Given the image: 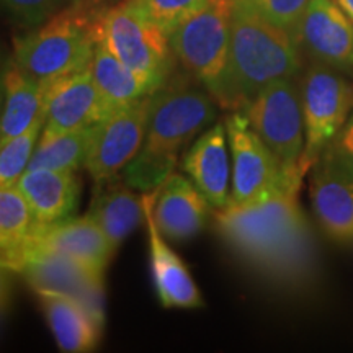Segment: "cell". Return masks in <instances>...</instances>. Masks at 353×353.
Wrapping results in <instances>:
<instances>
[{
    "instance_id": "1",
    "label": "cell",
    "mask_w": 353,
    "mask_h": 353,
    "mask_svg": "<svg viewBox=\"0 0 353 353\" xmlns=\"http://www.w3.org/2000/svg\"><path fill=\"white\" fill-rule=\"evenodd\" d=\"M299 190L239 208L216 211V231L262 275L285 283L307 276L314 262L311 228L298 203Z\"/></svg>"
},
{
    "instance_id": "2",
    "label": "cell",
    "mask_w": 353,
    "mask_h": 353,
    "mask_svg": "<svg viewBox=\"0 0 353 353\" xmlns=\"http://www.w3.org/2000/svg\"><path fill=\"white\" fill-rule=\"evenodd\" d=\"M216 112L208 88L172 76L151 95L143 148L123 169V180L144 193L157 190L174 174L183 149L216 120Z\"/></svg>"
},
{
    "instance_id": "3",
    "label": "cell",
    "mask_w": 353,
    "mask_h": 353,
    "mask_svg": "<svg viewBox=\"0 0 353 353\" xmlns=\"http://www.w3.org/2000/svg\"><path fill=\"white\" fill-rule=\"evenodd\" d=\"M301 69L293 37L255 10L249 0H232L229 57L218 105L241 112L276 79L296 77Z\"/></svg>"
},
{
    "instance_id": "4",
    "label": "cell",
    "mask_w": 353,
    "mask_h": 353,
    "mask_svg": "<svg viewBox=\"0 0 353 353\" xmlns=\"http://www.w3.org/2000/svg\"><path fill=\"white\" fill-rule=\"evenodd\" d=\"M103 12L68 6L37 28L17 37L13 57L38 82H48L90 65Z\"/></svg>"
},
{
    "instance_id": "5",
    "label": "cell",
    "mask_w": 353,
    "mask_h": 353,
    "mask_svg": "<svg viewBox=\"0 0 353 353\" xmlns=\"http://www.w3.org/2000/svg\"><path fill=\"white\" fill-rule=\"evenodd\" d=\"M99 38L154 92L172 77L175 61L169 34L132 0H123L101 13Z\"/></svg>"
},
{
    "instance_id": "6",
    "label": "cell",
    "mask_w": 353,
    "mask_h": 353,
    "mask_svg": "<svg viewBox=\"0 0 353 353\" xmlns=\"http://www.w3.org/2000/svg\"><path fill=\"white\" fill-rule=\"evenodd\" d=\"M231 13L232 0H210L169 34L174 56L216 101L228 65Z\"/></svg>"
},
{
    "instance_id": "7",
    "label": "cell",
    "mask_w": 353,
    "mask_h": 353,
    "mask_svg": "<svg viewBox=\"0 0 353 353\" xmlns=\"http://www.w3.org/2000/svg\"><path fill=\"white\" fill-rule=\"evenodd\" d=\"M224 125L232 159L231 208L255 205L288 190H299L301 180L285 170L244 113L232 112Z\"/></svg>"
},
{
    "instance_id": "8",
    "label": "cell",
    "mask_w": 353,
    "mask_h": 353,
    "mask_svg": "<svg viewBox=\"0 0 353 353\" xmlns=\"http://www.w3.org/2000/svg\"><path fill=\"white\" fill-rule=\"evenodd\" d=\"M241 112L285 170L294 179L303 180L306 175L301 169L304 121L301 85L296 77L270 82Z\"/></svg>"
},
{
    "instance_id": "9",
    "label": "cell",
    "mask_w": 353,
    "mask_h": 353,
    "mask_svg": "<svg viewBox=\"0 0 353 353\" xmlns=\"http://www.w3.org/2000/svg\"><path fill=\"white\" fill-rule=\"evenodd\" d=\"M304 174L314 167L353 110V83L337 69L314 63L301 82Z\"/></svg>"
},
{
    "instance_id": "10",
    "label": "cell",
    "mask_w": 353,
    "mask_h": 353,
    "mask_svg": "<svg viewBox=\"0 0 353 353\" xmlns=\"http://www.w3.org/2000/svg\"><path fill=\"white\" fill-rule=\"evenodd\" d=\"M17 273L25 278L34 293L52 291L65 294L85 304L105 322L103 272L65 254L30 247L25 250Z\"/></svg>"
},
{
    "instance_id": "11",
    "label": "cell",
    "mask_w": 353,
    "mask_h": 353,
    "mask_svg": "<svg viewBox=\"0 0 353 353\" xmlns=\"http://www.w3.org/2000/svg\"><path fill=\"white\" fill-rule=\"evenodd\" d=\"M151 95L114 110L92 126L85 169L97 182L117 176L143 148L148 130Z\"/></svg>"
},
{
    "instance_id": "12",
    "label": "cell",
    "mask_w": 353,
    "mask_h": 353,
    "mask_svg": "<svg viewBox=\"0 0 353 353\" xmlns=\"http://www.w3.org/2000/svg\"><path fill=\"white\" fill-rule=\"evenodd\" d=\"M44 132H65L94 126L113 113L95 85L90 69L41 82Z\"/></svg>"
},
{
    "instance_id": "13",
    "label": "cell",
    "mask_w": 353,
    "mask_h": 353,
    "mask_svg": "<svg viewBox=\"0 0 353 353\" xmlns=\"http://www.w3.org/2000/svg\"><path fill=\"white\" fill-rule=\"evenodd\" d=\"M293 39L316 63L353 69V21L332 0H309Z\"/></svg>"
},
{
    "instance_id": "14",
    "label": "cell",
    "mask_w": 353,
    "mask_h": 353,
    "mask_svg": "<svg viewBox=\"0 0 353 353\" xmlns=\"http://www.w3.org/2000/svg\"><path fill=\"white\" fill-rule=\"evenodd\" d=\"M145 228L149 236V254H151V273L156 286L159 301L164 307L196 309L203 307L200 290L193 280L188 267L179 254L172 250L165 242V237L159 231L154 221L152 206L156 198V190L144 193Z\"/></svg>"
},
{
    "instance_id": "15",
    "label": "cell",
    "mask_w": 353,
    "mask_h": 353,
    "mask_svg": "<svg viewBox=\"0 0 353 353\" xmlns=\"http://www.w3.org/2000/svg\"><path fill=\"white\" fill-rule=\"evenodd\" d=\"M226 125L218 123L205 131L185 154L182 169L216 211L231 203L232 162L229 159Z\"/></svg>"
},
{
    "instance_id": "16",
    "label": "cell",
    "mask_w": 353,
    "mask_h": 353,
    "mask_svg": "<svg viewBox=\"0 0 353 353\" xmlns=\"http://www.w3.org/2000/svg\"><path fill=\"white\" fill-rule=\"evenodd\" d=\"M211 205L182 174H170L156 190L152 214L159 231L174 242L190 241L205 228Z\"/></svg>"
},
{
    "instance_id": "17",
    "label": "cell",
    "mask_w": 353,
    "mask_h": 353,
    "mask_svg": "<svg viewBox=\"0 0 353 353\" xmlns=\"http://www.w3.org/2000/svg\"><path fill=\"white\" fill-rule=\"evenodd\" d=\"M30 247L65 254L103 273L117 252L107 234L88 214L37 226L26 249Z\"/></svg>"
},
{
    "instance_id": "18",
    "label": "cell",
    "mask_w": 353,
    "mask_h": 353,
    "mask_svg": "<svg viewBox=\"0 0 353 353\" xmlns=\"http://www.w3.org/2000/svg\"><path fill=\"white\" fill-rule=\"evenodd\" d=\"M17 188L23 193L38 226H48L74 214L81 198L76 172L28 169Z\"/></svg>"
},
{
    "instance_id": "19",
    "label": "cell",
    "mask_w": 353,
    "mask_h": 353,
    "mask_svg": "<svg viewBox=\"0 0 353 353\" xmlns=\"http://www.w3.org/2000/svg\"><path fill=\"white\" fill-rule=\"evenodd\" d=\"M37 296L59 350L85 353L99 347L105 322L85 304L52 291H38Z\"/></svg>"
},
{
    "instance_id": "20",
    "label": "cell",
    "mask_w": 353,
    "mask_h": 353,
    "mask_svg": "<svg viewBox=\"0 0 353 353\" xmlns=\"http://www.w3.org/2000/svg\"><path fill=\"white\" fill-rule=\"evenodd\" d=\"M311 200L322 229L337 241H353V180L324 159L314 165Z\"/></svg>"
},
{
    "instance_id": "21",
    "label": "cell",
    "mask_w": 353,
    "mask_h": 353,
    "mask_svg": "<svg viewBox=\"0 0 353 353\" xmlns=\"http://www.w3.org/2000/svg\"><path fill=\"white\" fill-rule=\"evenodd\" d=\"M125 180L117 176L101 180L100 187L95 188L88 216L107 234L114 250L145 223L144 196L132 192Z\"/></svg>"
},
{
    "instance_id": "22",
    "label": "cell",
    "mask_w": 353,
    "mask_h": 353,
    "mask_svg": "<svg viewBox=\"0 0 353 353\" xmlns=\"http://www.w3.org/2000/svg\"><path fill=\"white\" fill-rule=\"evenodd\" d=\"M43 112V85L10 59L3 69L0 145L28 130Z\"/></svg>"
},
{
    "instance_id": "23",
    "label": "cell",
    "mask_w": 353,
    "mask_h": 353,
    "mask_svg": "<svg viewBox=\"0 0 353 353\" xmlns=\"http://www.w3.org/2000/svg\"><path fill=\"white\" fill-rule=\"evenodd\" d=\"M88 69L95 85L113 112L154 94V88L134 70L123 64L100 38L95 44L94 57Z\"/></svg>"
},
{
    "instance_id": "24",
    "label": "cell",
    "mask_w": 353,
    "mask_h": 353,
    "mask_svg": "<svg viewBox=\"0 0 353 353\" xmlns=\"http://www.w3.org/2000/svg\"><path fill=\"white\" fill-rule=\"evenodd\" d=\"M37 226L23 193L17 187L0 188V263L17 273Z\"/></svg>"
},
{
    "instance_id": "25",
    "label": "cell",
    "mask_w": 353,
    "mask_h": 353,
    "mask_svg": "<svg viewBox=\"0 0 353 353\" xmlns=\"http://www.w3.org/2000/svg\"><path fill=\"white\" fill-rule=\"evenodd\" d=\"M90 138L92 126L57 134L43 131L28 169L77 172L85 167Z\"/></svg>"
},
{
    "instance_id": "26",
    "label": "cell",
    "mask_w": 353,
    "mask_h": 353,
    "mask_svg": "<svg viewBox=\"0 0 353 353\" xmlns=\"http://www.w3.org/2000/svg\"><path fill=\"white\" fill-rule=\"evenodd\" d=\"M44 121L46 117L41 112L28 130L0 145V188L17 187L20 176L28 169L43 132Z\"/></svg>"
},
{
    "instance_id": "27",
    "label": "cell",
    "mask_w": 353,
    "mask_h": 353,
    "mask_svg": "<svg viewBox=\"0 0 353 353\" xmlns=\"http://www.w3.org/2000/svg\"><path fill=\"white\" fill-rule=\"evenodd\" d=\"M145 15L167 34L192 13L206 6L210 0H132Z\"/></svg>"
},
{
    "instance_id": "28",
    "label": "cell",
    "mask_w": 353,
    "mask_h": 353,
    "mask_svg": "<svg viewBox=\"0 0 353 353\" xmlns=\"http://www.w3.org/2000/svg\"><path fill=\"white\" fill-rule=\"evenodd\" d=\"M68 7V0H0V8L23 28H37Z\"/></svg>"
},
{
    "instance_id": "29",
    "label": "cell",
    "mask_w": 353,
    "mask_h": 353,
    "mask_svg": "<svg viewBox=\"0 0 353 353\" xmlns=\"http://www.w3.org/2000/svg\"><path fill=\"white\" fill-rule=\"evenodd\" d=\"M255 10L293 37L309 0H249Z\"/></svg>"
},
{
    "instance_id": "30",
    "label": "cell",
    "mask_w": 353,
    "mask_h": 353,
    "mask_svg": "<svg viewBox=\"0 0 353 353\" xmlns=\"http://www.w3.org/2000/svg\"><path fill=\"white\" fill-rule=\"evenodd\" d=\"M321 159L353 180V110L337 136L325 148Z\"/></svg>"
},
{
    "instance_id": "31",
    "label": "cell",
    "mask_w": 353,
    "mask_h": 353,
    "mask_svg": "<svg viewBox=\"0 0 353 353\" xmlns=\"http://www.w3.org/2000/svg\"><path fill=\"white\" fill-rule=\"evenodd\" d=\"M10 268L0 263V312H3L8 307L12 296V281H10Z\"/></svg>"
},
{
    "instance_id": "32",
    "label": "cell",
    "mask_w": 353,
    "mask_h": 353,
    "mask_svg": "<svg viewBox=\"0 0 353 353\" xmlns=\"http://www.w3.org/2000/svg\"><path fill=\"white\" fill-rule=\"evenodd\" d=\"M113 0H68V6H76V7H83L88 8V10H95V12H105L107 8L112 6Z\"/></svg>"
},
{
    "instance_id": "33",
    "label": "cell",
    "mask_w": 353,
    "mask_h": 353,
    "mask_svg": "<svg viewBox=\"0 0 353 353\" xmlns=\"http://www.w3.org/2000/svg\"><path fill=\"white\" fill-rule=\"evenodd\" d=\"M332 2L353 21V0H332Z\"/></svg>"
},
{
    "instance_id": "34",
    "label": "cell",
    "mask_w": 353,
    "mask_h": 353,
    "mask_svg": "<svg viewBox=\"0 0 353 353\" xmlns=\"http://www.w3.org/2000/svg\"><path fill=\"white\" fill-rule=\"evenodd\" d=\"M3 69H6V63H3L2 56H0V112H2L3 105Z\"/></svg>"
}]
</instances>
